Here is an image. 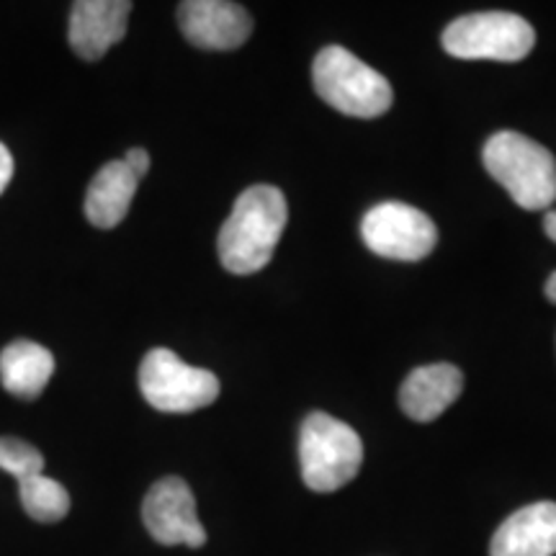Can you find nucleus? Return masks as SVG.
Instances as JSON below:
<instances>
[{
  "mask_svg": "<svg viewBox=\"0 0 556 556\" xmlns=\"http://www.w3.org/2000/svg\"><path fill=\"white\" fill-rule=\"evenodd\" d=\"M289 219V206L276 186H250L238 197L219 229V261L229 274H258L270 263Z\"/></svg>",
  "mask_w": 556,
  "mask_h": 556,
  "instance_id": "obj_1",
  "label": "nucleus"
},
{
  "mask_svg": "<svg viewBox=\"0 0 556 556\" xmlns=\"http://www.w3.org/2000/svg\"><path fill=\"white\" fill-rule=\"evenodd\" d=\"M482 163L520 208H552L556 201V160L544 144L520 131H497L484 142Z\"/></svg>",
  "mask_w": 556,
  "mask_h": 556,
  "instance_id": "obj_2",
  "label": "nucleus"
},
{
  "mask_svg": "<svg viewBox=\"0 0 556 556\" xmlns=\"http://www.w3.org/2000/svg\"><path fill=\"white\" fill-rule=\"evenodd\" d=\"M312 83L328 106L356 119H377L394 101V90L384 75L345 47H325L317 54L312 62Z\"/></svg>",
  "mask_w": 556,
  "mask_h": 556,
  "instance_id": "obj_3",
  "label": "nucleus"
},
{
  "mask_svg": "<svg viewBox=\"0 0 556 556\" xmlns=\"http://www.w3.org/2000/svg\"><path fill=\"white\" fill-rule=\"evenodd\" d=\"M299 464L312 492H336L356 479L364 464V443L338 417L312 413L299 430Z\"/></svg>",
  "mask_w": 556,
  "mask_h": 556,
  "instance_id": "obj_4",
  "label": "nucleus"
},
{
  "mask_svg": "<svg viewBox=\"0 0 556 556\" xmlns=\"http://www.w3.org/2000/svg\"><path fill=\"white\" fill-rule=\"evenodd\" d=\"M441 41L443 50L458 60L520 62L536 45V31L518 13L484 11L451 21Z\"/></svg>",
  "mask_w": 556,
  "mask_h": 556,
  "instance_id": "obj_5",
  "label": "nucleus"
},
{
  "mask_svg": "<svg viewBox=\"0 0 556 556\" xmlns=\"http://www.w3.org/2000/svg\"><path fill=\"white\" fill-rule=\"evenodd\" d=\"M139 392L160 413H193L219 397V379L170 348H152L139 366Z\"/></svg>",
  "mask_w": 556,
  "mask_h": 556,
  "instance_id": "obj_6",
  "label": "nucleus"
},
{
  "mask_svg": "<svg viewBox=\"0 0 556 556\" xmlns=\"http://www.w3.org/2000/svg\"><path fill=\"white\" fill-rule=\"evenodd\" d=\"M361 238L366 248L381 258L413 263L433 253L438 229L420 208L402 204V201H384L366 212L361 222Z\"/></svg>",
  "mask_w": 556,
  "mask_h": 556,
  "instance_id": "obj_7",
  "label": "nucleus"
},
{
  "mask_svg": "<svg viewBox=\"0 0 556 556\" xmlns=\"http://www.w3.org/2000/svg\"><path fill=\"white\" fill-rule=\"evenodd\" d=\"M142 520L150 536L163 546L206 544V531L197 516V497L180 477H165L150 486L142 503Z\"/></svg>",
  "mask_w": 556,
  "mask_h": 556,
  "instance_id": "obj_8",
  "label": "nucleus"
},
{
  "mask_svg": "<svg viewBox=\"0 0 556 556\" xmlns=\"http://www.w3.org/2000/svg\"><path fill=\"white\" fill-rule=\"evenodd\" d=\"M178 24L193 47L208 52L238 50L253 34L245 5L229 0H186L178 5Z\"/></svg>",
  "mask_w": 556,
  "mask_h": 556,
  "instance_id": "obj_9",
  "label": "nucleus"
},
{
  "mask_svg": "<svg viewBox=\"0 0 556 556\" xmlns=\"http://www.w3.org/2000/svg\"><path fill=\"white\" fill-rule=\"evenodd\" d=\"M131 3L127 0H78L70 11V47L80 60H101L127 37Z\"/></svg>",
  "mask_w": 556,
  "mask_h": 556,
  "instance_id": "obj_10",
  "label": "nucleus"
},
{
  "mask_svg": "<svg viewBox=\"0 0 556 556\" xmlns=\"http://www.w3.org/2000/svg\"><path fill=\"white\" fill-rule=\"evenodd\" d=\"M490 556H556V503H533L505 518Z\"/></svg>",
  "mask_w": 556,
  "mask_h": 556,
  "instance_id": "obj_11",
  "label": "nucleus"
},
{
  "mask_svg": "<svg viewBox=\"0 0 556 556\" xmlns=\"http://www.w3.org/2000/svg\"><path fill=\"white\" fill-rule=\"evenodd\" d=\"M464 392V374L451 364L420 366L407 374L400 389V407L409 420L430 422Z\"/></svg>",
  "mask_w": 556,
  "mask_h": 556,
  "instance_id": "obj_12",
  "label": "nucleus"
},
{
  "mask_svg": "<svg viewBox=\"0 0 556 556\" xmlns=\"http://www.w3.org/2000/svg\"><path fill=\"white\" fill-rule=\"evenodd\" d=\"M139 180L124 160H111L96 173L86 193V217L93 227L114 229L127 217Z\"/></svg>",
  "mask_w": 556,
  "mask_h": 556,
  "instance_id": "obj_13",
  "label": "nucleus"
},
{
  "mask_svg": "<svg viewBox=\"0 0 556 556\" xmlns=\"http://www.w3.org/2000/svg\"><path fill=\"white\" fill-rule=\"evenodd\" d=\"M54 356L50 348L34 340H13L0 353V381L18 400H37L50 384Z\"/></svg>",
  "mask_w": 556,
  "mask_h": 556,
  "instance_id": "obj_14",
  "label": "nucleus"
},
{
  "mask_svg": "<svg viewBox=\"0 0 556 556\" xmlns=\"http://www.w3.org/2000/svg\"><path fill=\"white\" fill-rule=\"evenodd\" d=\"M18 497L24 510L37 523H60L70 513V495L58 479H50L45 475L21 479L18 482Z\"/></svg>",
  "mask_w": 556,
  "mask_h": 556,
  "instance_id": "obj_15",
  "label": "nucleus"
},
{
  "mask_svg": "<svg viewBox=\"0 0 556 556\" xmlns=\"http://www.w3.org/2000/svg\"><path fill=\"white\" fill-rule=\"evenodd\" d=\"M0 469L21 482V479L45 475V456L21 438H0Z\"/></svg>",
  "mask_w": 556,
  "mask_h": 556,
  "instance_id": "obj_16",
  "label": "nucleus"
},
{
  "mask_svg": "<svg viewBox=\"0 0 556 556\" xmlns=\"http://www.w3.org/2000/svg\"><path fill=\"white\" fill-rule=\"evenodd\" d=\"M124 165H127V168L135 173V178L137 180H142L144 176H148V170H150V155H148V150H142V148H131L127 155H124Z\"/></svg>",
  "mask_w": 556,
  "mask_h": 556,
  "instance_id": "obj_17",
  "label": "nucleus"
},
{
  "mask_svg": "<svg viewBox=\"0 0 556 556\" xmlns=\"http://www.w3.org/2000/svg\"><path fill=\"white\" fill-rule=\"evenodd\" d=\"M11 178H13V157L9 148L0 142V193L5 191V186L11 184Z\"/></svg>",
  "mask_w": 556,
  "mask_h": 556,
  "instance_id": "obj_18",
  "label": "nucleus"
},
{
  "mask_svg": "<svg viewBox=\"0 0 556 556\" xmlns=\"http://www.w3.org/2000/svg\"><path fill=\"white\" fill-rule=\"evenodd\" d=\"M544 232L548 240L556 242V208H548L544 214Z\"/></svg>",
  "mask_w": 556,
  "mask_h": 556,
  "instance_id": "obj_19",
  "label": "nucleus"
},
{
  "mask_svg": "<svg viewBox=\"0 0 556 556\" xmlns=\"http://www.w3.org/2000/svg\"><path fill=\"white\" fill-rule=\"evenodd\" d=\"M546 299H548V302H552V304H556V270H554V274L552 276H548V281H546Z\"/></svg>",
  "mask_w": 556,
  "mask_h": 556,
  "instance_id": "obj_20",
  "label": "nucleus"
}]
</instances>
